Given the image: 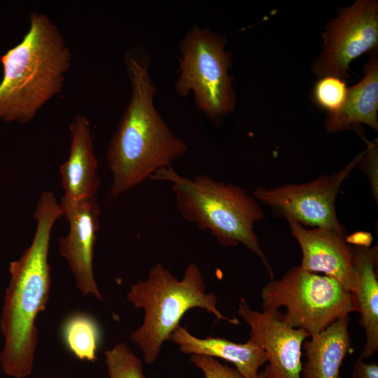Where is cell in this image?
<instances>
[{"instance_id":"obj_1","label":"cell","mask_w":378,"mask_h":378,"mask_svg":"<svg viewBox=\"0 0 378 378\" xmlns=\"http://www.w3.org/2000/svg\"><path fill=\"white\" fill-rule=\"evenodd\" d=\"M130 97L107 149L112 174L110 194L117 197L139 186L186 153V142L176 135L157 110V88L148 56L141 47L125 55Z\"/></svg>"},{"instance_id":"obj_2","label":"cell","mask_w":378,"mask_h":378,"mask_svg":"<svg viewBox=\"0 0 378 378\" xmlns=\"http://www.w3.org/2000/svg\"><path fill=\"white\" fill-rule=\"evenodd\" d=\"M62 216L54 194L40 195L34 213L36 231L31 244L10 263V274L0 318L4 343L0 354L2 371L13 378L31 374L38 345L36 321L48 302L51 266L48 252L53 226Z\"/></svg>"},{"instance_id":"obj_3","label":"cell","mask_w":378,"mask_h":378,"mask_svg":"<svg viewBox=\"0 0 378 378\" xmlns=\"http://www.w3.org/2000/svg\"><path fill=\"white\" fill-rule=\"evenodd\" d=\"M29 20L22 41L0 58V121H31L61 92L71 66V50L53 21L36 11Z\"/></svg>"},{"instance_id":"obj_4","label":"cell","mask_w":378,"mask_h":378,"mask_svg":"<svg viewBox=\"0 0 378 378\" xmlns=\"http://www.w3.org/2000/svg\"><path fill=\"white\" fill-rule=\"evenodd\" d=\"M150 179L171 184L177 209L183 220L209 230L223 246L241 244L262 261L270 279L274 272L254 231L264 218L258 201L241 186L218 181L206 174L192 178L178 174L172 167L158 170Z\"/></svg>"},{"instance_id":"obj_5","label":"cell","mask_w":378,"mask_h":378,"mask_svg":"<svg viewBox=\"0 0 378 378\" xmlns=\"http://www.w3.org/2000/svg\"><path fill=\"white\" fill-rule=\"evenodd\" d=\"M126 297L135 309L144 311L143 323L132 332L130 339L141 349L146 364L157 360L163 343L169 340L180 320L190 309H204L217 321L234 325L239 323L237 318L225 316L218 310L216 295L206 293L201 270L195 263L189 264L183 277L178 279L158 262L150 268L145 280H138L130 286Z\"/></svg>"},{"instance_id":"obj_6","label":"cell","mask_w":378,"mask_h":378,"mask_svg":"<svg viewBox=\"0 0 378 378\" xmlns=\"http://www.w3.org/2000/svg\"><path fill=\"white\" fill-rule=\"evenodd\" d=\"M262 311L284 307L282 320L289 326L315 335L339 318L356 312L351 295L335 279L305 270L290 268L279 279L261 289Z\"/></svg>"},{"instance_id":"obj_7","label":"cell","mask_w":378,"mask_h":378,"mask_svg":"<svg viewBox=\"0 0 378 378\" xmlns=\"http://www.w3.org/2000/svg\"><path fill=\"white\" fill-rule=\"evenodd\" d=\"M225 36L193 25L180 43L176 93L192 94L196 106L218 122L234 108L236 95L228 74L230 56Z\"/></svg>"},{"instance_id":"obj_8","label":"cell","mask_w":378,"mask_h":378,"mask_svg":"<svg viewBox=\"0 0 378 378\" xmlns=\"http://www.w3.org/2000/svg\"><path fill=\"white\" fill-rule=\"evenodd\" d=\"M364 154L359 153L342 170L320 176L301 184L289 183L274 188L258 187L253 196L284 216L288 222L303 226L323 227L344 234L335 208L337 195Z\"/></svg>"},{"instance_id":"obj_9","label":"cell","mask_w":378,"mask_h":378,"mask_svg":"<svg viewBox=\"0 0 378 378\" xmlns=\"http://www.w3.org/2000/svg\"><path fill=\"white\" fill-rule=\"evenodd\" d=\"M323 39V50L314 72L320 78L332 76L346 80L351 62L377 49V1L359 0L342 10L326 27Z\"/></svg>"},{"instance_id":"obj_10","label":"cell","mask_w":378,"mask_h":378,"mask_svg":"<svg viewBox=\"0 0 378 378\" xmlns=\"http://www.w3.org/2000/svg\"><path fill=\"white\" fill-rule=\"evenodd\" d=\"M59 206L69 223L68 233L58 239L59 253L66 260L83 295L102 300L93 271L94 247L101 214L97 199L63 196Z\"/></svg>"},{"instance_id":"obj_11","label":"cell","mask_w":378,"mask_h":378,"mask_svg":"<svg viewBox=\"0 0 378 378\" xmlns=\"http://www.w3.org/2000/svg\"><path fill=\"white\" fill-rule=\"evenodd\" d=\"M238 314L250 327L249 340L266 353V378H301L302 349L304 342L310 337L308 332L287 325L279 311L251 309L243 298Z\"/></svg>"},{"instance_id":"obj_12","label":"cell","mask_w":378,"mask_h":378,"mask_svg":"<svg viewBox=\"0 0 378 378\" xmlns=\"http://www.w3.org/2000/svg\"><path fill=\"white\" fill-rule=\"evenodd\" d=\"M288 223L302 251L300 266L335 279L351 293L356 274L352 246L346 242L345 234L327 228H307L295 221Z\"/></svg>"},{"instance_id":"obj_13","label":"cell","mask_w":378,"mask_h":378,"mask_svg":"<svg viewBox=\"0 0 378 378\" xmlns=\"http://www.w3.org/2000/svg\"><path fill=\"white\" fill-rule=\"evenodd\" d=\"M69 155L59 167L63 196L70 199L97 197L101 181L89 120L82 114L77 115L69 125Z\"/></svg>"},{"instance_id":"obj_14","label":"cell","mask_w":378,"mask_h":378,"mask_svg":"<svg viewBox=\"0 0 378 378\" xmlns=\"http://www.w3.org/2000/svg\"><path fill=\"white\" fill-rule=\"evenodd\" d=\"M351 246L356 281L351 295L365 335L360 356L368 358L378 351V248L377 245L372 248Z\"/></svg>"},{"instance_id":"obj_15","label":"cell","mask_w":378,"mask_h":378,"mask_svg":"<svg viewBox=\"0 0 378 378\" xmlns=\"http://www.w3.org/2000/svg\"><path fill=\"white\" fill-rule=\"evenodd\" d=\"M169 341L178 344L182 353L228 361L235 365L244 378H260V369L267 362L264 349L250 340L245 343H236L220 337L202 339L179 326L171 335Z\"/></svg>"},{"instance_id":"obj_16","label":"cell","mask_w":378,"mask_h":378,"mask_svg":"<svg viewBox=\"0 0 378 378\" xmlns=\"http://www.w3.org/2000/svg\"><path fill=\"white\" fill-rule=\"evenodd\" d=\"M349 324V316L339 318L304 342L301 378H341L343 360L351 351Z\"/></svg>"},{"instance_id":"obj_17","label":"cell","mask_w":378,"mask_h":378,"mask_svg":"<svg viewBox=\"0 0 378 378\" xmlns=\"http://www.w3.org/2000/svg\"><path fill=\"white\" fill-rule=\"evenodd\" d=\"M365 77L356 85L348 88L342 108L329 114L325 127L329 132H337L358 124H366L378 130V59L374 50L364 67Z\"/></svg>"},{"instance_id":"obj_18","label":"cell","mask_w":378,"mask_h":378,"mask_svg":"<svg viewBox=\"0 0 378 378\" xmlns=\"http://www.w3.org/2000/svg\"><path fill=\"white\" fill-rule=\"evenodd\" d=\"M64 343L78 359L94 362L100 342V329L97 321L83 313L67 317L62 328Z\"/></svg>"},{"instance_id":"obj_19","label":"cell","mask_w":378,"mask_h":378,"mask_svg":"<svg viewBox=\"0 0 378 378\" xmlns=\"http://www.w3.org/2000/svg\"><path fill=\"white\" fill-rule=\"evenodd\" d=\"M104 355L109 378H146L141 359L125 343L117 344Z\"/></svg>"},{"instance_id":"obj_20","label":"cell","mask_w":378,"mask_h":378,"mask_svg":"<svg viewBox=\"0 0 378 378\" xmlns=\"http://www.w3.org/2000/svg\"><path fill=\"white\" fill-rule=\"evenodd\" d=\"M348 88L346 80L332 76L320 78L313 90L315 103L329 114L338 112L346 101Z\"/></svg>"},{"instance_id":"obj_21","label":"cell","mask_w":378,"mask_h":378,"mask_svg":"<svg viewBox=\"0 0 378 378\" xmlns=\"http://www.w3.org/2000/svg\"><path fill=\"white\" fill-rule=\"evenodd\" d=\"M190 360L202 371L204 378H244L236 368L223 365L214 358L193 354ZM260 378H266L265 370L260 372Z\"/></svg>"},{"instance_id":"obj_22","label":"cell","mask_w":378,"mask_h":378,"mask_svg":"<svg viewBox=\"0 0 378 378\" xmlns=\"http://www.w3.org/2000/svg\"><path fill=\"white\" fill-rule=\"evenodd\" d=\"M378 153L377 144L368 142V147L364 150V154L358 164L368 177L374 198L378 200Z\"/></svg>"},{"instance_id":"obj_23","label":"cell","mask_w":378,"mask_h":378,"mask_svg":"<svg viewBox=\"0 0 378 378\" xmlns=\"http://www.w3.org/2000/svg\"><path fill=\"white\" fill-rule=\"evenodd\" d=\"M351 378H378V365L367 363L360 356L354 365Z\"/></svg>"},{"instance_id":"obj_24","label":"cell","mask_w":378,"mask_h":378,"mask_svg":"<svg viewBox=\"0 0 378 378\" xmlns=\"http://www.w3.org/2000/svg\"><path fill=\"white\" fill-rule=\"evenodd\" d=\"M346 241L350 245L370 247L372 237L369 232L360 231L346 237Z\"/></svg>"}]
</instances>
